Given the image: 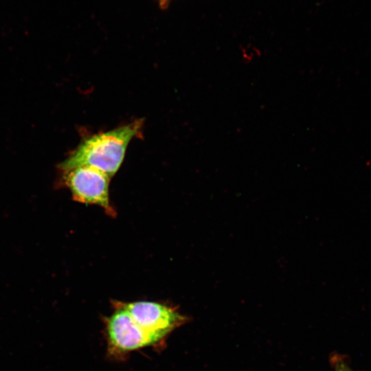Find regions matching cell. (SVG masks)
I'll return each instance as SVG.
<instances>
[{"label": "cell", "instance_id": "6", "mask_svg": "<svg viewBox=\"0 0 371 371\" xmlns=\"http://www.w3.org/2000/svg\"><path fill=\"white\" fill-rule=\"evenodd\" d=\"M168 0H160V3L161 4L165 5L167 3Z\"/></svg>", "mask_w": 371, "mask_h": 371}, {"label": "cell", "instance_id": "3", "mask_svg": "<svg viewBox=\"0 0 371 371\" xmlns=\"http://www.w3.org/2000/svg\"><path fill=\"white\" fill-rule=\"evenodd\" d=\"M63 179L76 201L100 206L110 216L115 215L109 200L111 177L88 166L63 172Z\"/></svg>", "mask_w": 371, "mask_h": 371}, {"label": "cell", "instance_id": "2", "mask_svg": "<svg viewBox=\"0 0 371 371\" xmlns=\"http://www.w3.org/2000/svg\"><path fill=\"white\" fill-rule=\"evenodd\" d=\"M115 311L105 320L108 349L113 355L161 343L164 336L148 333L133 320L128 312L115 302Z\"/></svg>", "mask_w": 371, "mask_h": 371}, {"label": "cell", "instance_id": "1", "mask_svg": "<svg viewBox=\"0 0 371 371\" xmlns=\"http://www.w3.org/2000/svg\"><path fill=\"white\" fill-rule=\"evenodd\" d=\"M142 126V120H135L87 137L60 164V170L65 172L77 167L88 166L100 170L111 178L120 168L129 142Z\"/></svg>", "mask_w": 371, "mask_h": 371}, {"label": "cell", "instance_id": "5", "mask_svg": "<svg viewBox=\"0 0 371 371\" xmlns=\"http://www.w3.org/2000/svg\"><path fill=\"white\" fill-rule=\"evenodd\" d=\"M335 371H353L344 361L337 360L335 364Z\"/></svg>", "mask_w": 371, "mask_h": 371}, {"label": "cell", "instance_id": "4", "mask_svg": "<svg viewBox=\"0 0 371 371\" xmlns=\"http://www.w3.org/2000/svg\"><path fill=\"white\" fill-rule=\"evenodd\" d=\"M133 320L146 331L166 337L187 321L175 308L152 302H117Z\"/></svg>", "mask_w": 371, "mask_h": 371}]
</instances>
